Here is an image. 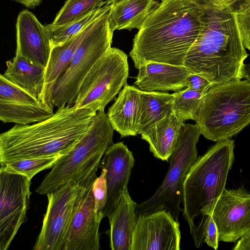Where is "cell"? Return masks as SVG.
<instances>
[{"label":"cell","instance_id":"1","mask_svg":"<svg viewBox=\"0 0 250 250\" xmlns=\"http://www.w3.org/2000/svg\"><path fill=\"white\" fill-rule=\"evenodd\" d=\"M201 28L184 65L210 82L229 80L242 69L248 57L234 13L223 0H195Z\"/></svg>","mask_w":250,"mask_h":250},{"label":"cell","instance_id":"2","mask_svg":"<svg viewBox=\"0 0 250 250\" xmlns=\"http://www.w3.org/2000/svg\"><path fill=\"white\" fill-rule=\"evenodd\" d=\"M195 0L161 2L135 35L129 56L135 67L149 62L184 65L201 28Z\"/></svg>","mask_w":250,"mask_h":250},{"label":"cell","instance_id":"3","mask_svg":"<svg viewBox=\"0 0 250 250\" xmlns=\"http://www.w3.org/2000/svg\"><path fill=\"white\" fill-rule=\"evenodd\" d=\"M96 113L67 104L44 121L15 125L0 135V166L22 159L64 155L86 132Z\"/></svg>","mask_w":250,"mask_h":250},{"label":"cell","instance_id":"4","mask_svg":"<svg viewBox=\"0 0 250 250\" xmlns=\"http://www.w3.org/2000/svg\"><path fill=\"white\" fill-rule=\"evenodd\" d=\"M234 140L217 142L197 158L188 172L183 185V216L193 239L196 234L195 219L202 218L197 226L196 236L204 235L203 226L211 215L215 205L225 189L228 174L234 159Z\"/></svg>","mask_w":250,"mask_h":250},{"label":"cell","instance_id":"5","mask_svg":"<svg viewBox=\"0 0 250 250\" xmlns=\"http://www.w3.org/2000/svg\"><path fill=\"white\" fill-rule=\"evenodd\" d=\"M201 135L219 142L250 124V83L247 80L211 86L202 96L194 120Z\"/></svg>","mask_w":250,"mask_h":250},{"label":"cell","instance_id":"6","mask_svg":"<svg viewBox=\"0 0 250 250\" xmlns=\"http://www.w3.org/2000/svg\"><path fill=\"white\" fill-rule=\"evenodd\" d=\"M114 130L104 110L98 111L86 132L71 151L57 160L36 192L46 195L70 181L80 184L99 168L105 152L113 144Z\"/></svg>","mask_w":250,"mask_h":250},{"label":"cell","instance_id":"7","mask_svg":"<svg viewBox=\"0 0 250 250\" xmlns=\"http://www.w3.org/2000/svg\"><path fill=\"white\" fill-rule=\"evenodd\" d=\"M112 6L91 23L69 65L55 83L51 96L54 106L74 105L84 79L111 47L113 33L109 26L108 17Z\"/></svg>","mask_w":250,"mask_h":250},{"label":"cell","instance_id":"8","mask_svg":"<svg viewBox=\"0 0 250 250\" xmlns=\"http://www.w3.org/2000/svg\"><path fill=\"white\" fill-rule=\"evenodd\" d=\"M201 131L197 124L182 127L174 150L169 157V166L161 185L149 198L138 204V215L165 209L178 221L182 210L183 185L186 175L198 158L196 145Z\"/></svg>","mask_w":250,"mask_h":250},{"label":"cell","instance_id":"9","mask_svg":"<svg viewBox=\"0 0 250 250\" xmlns=\"http://www.w3.org/2000/svg\"><path fill=\"white\" fill-rule=\"evenodd\" d=\"M127 56L121 50L110 47L91 68L79 91L74 104L89 107L97 112L127 84Z\"/></svg>","mask_w":250,"mask_h":250},{"label":"cell","instance_id":"10","mask_svg":"<svg viewBox=\"0 0 250 250\" xmlns=\"http://www.w3.org/2000/svg\"><path fill=\"white\" fill-rule=\"evenodd\" d=\"M48 205L34 250H64L80 200L79 184L70 181L46 194Z\"/></svg>","mask_w":250,"mask_h":250},{"label":"cell","instance_id":"11","mask_svg":"<svg viewBox=\"0 0 250 250\" xmlns=\"http://www.w3.org/2000/svg\"><path fill=\"white\" fill-rule=\"evenodd\" d=\"M31 180L21 174L0 169V250L9 247L26 220Z\"/></svg>","mask_w":250,"mask_h":250},{"label":"cell","instance_id":"12","mask_svg":"<svg viewBox=\"0 0 250 250\" xmlns=\"http://www.w3.org/2000/svg\"><path fill=\"white\" fill-rule=\"evenodd\" d=\"M93 170L79 184L80 200L73 218L64 250H99V227L104 218L95 212L92 185L97 177Z\"/></svg>","mask_w":250,"mask_h":250},{"label":"cell","instance_id":"13","mask_svg":"<svg viewBox=\"0 0 250 250\" xmlns=\"http://www.w3.org/2000/svg\"><path fill=\"white\" fill-rule=\"evenodd\" d=\"M178 220L165 209L138 215L131 250H179Z\"/></svg>","mask_w":250,"mask_h":250},{"label":"cell","instance_id":"14","mask_svg":"<svg viewBox=\"0 0 250 250\" xmlns=\"http://www.w3.org/2000/svg\"><path fill=\"white\" fill-rule=\"evenodd\" d=\"M219 241L235 242L250 232V193L243 187L225 188L211 214Z\"/></svg>","mask_w":250,"mask_h":250},{"label":"cell","instance_id":"15","mask_svg":"<svg viewBox=\"0 0 250 250\" xmlns=\"http://www.w3.org/2000/svg\"><path fill=\"white\" fill-rule=\"evenodd\" d=\"M135 164L132 152L123 142L113 144L105 152L99 167L106 170L107 200L104 216H111L118 204L122 193L128 189Z\"/></svg>","mask_w":250,"mask_h":250},{"label":"cell","instance_id":"16","mask_svg":"<svg viewBox=\"0 0 250 250\" xmlns=\"http://www.w3.org/2000/svg\"><path fill=\"white\" fill-rule=\"evenodd\" d=\"M16 54L46 68L52 46L45 25L27 9L21 11L16 24Z\"/></svg>","mask_w":250,"mask_h":250},{"label":"cell","instance_id":"17","mask_svg":"<svg viewBox=\"0 0 250 250\" xmlns=\"http://www.w3.org/2000/svg\"><path fill=\"white\" fill-rule=\"evenodd\" d=\"M135 85L142 91H179L190 73L184 65L149 62L138 68Z\"/></svg>","mask_w":250,"mask_h":250},{"label":"cell","instance_id":"18","mask_svg":"<svg viewBox=\"0 0 250 250\" xmlns=\"http://www.w3.org/2000/svg\"><path fill=\"white\" fill-rule=\"evenodd\" d=\"M140 91L134 86L125 84L108 110L109 121L121 138L138 134L141 118Z\"/></svg>","mask_w":250,"mask_h":250},{"label":"cell","instance_id":"19","mask_svg":"<svg viewBox=\"0 0 250 250\" xmlns=\"http://www.w3.org/2000/svg\"><path fill=\"white\" fill-rule=\"evenodd\" d=\"M138 204L125 190L114 211L108 218L110 247L112 250H131L132 236L138 214Z\"/></svg>","mask_w":250,"mask_h":250},{"label":"cell","instance_id":"20","mask_svg":"<svg viewBox=\"0 0 250 250\" xmlns=\"http://www.w3.org/2000/svg\"><path fill=\"white\" fill-rule=\"evenodd\" d=\"M184 125V122L173 111L141 134V138L147 142L155 157L168 161L175 148Z\"/></svg>","mask_w":250,"mask_h":250},{"label":"cell","instance_id":"21","mask_svg":"<svg viewBox=\"0 0 250 250\" xmlns=\"http://www.w3.org/2000/svg\"><path fill=\"white\" fill-rule=\"evenodd\" d=\"M160 3L157 0H124L112 4L108 17L111 31L140 29Z\"/></svg>","mask_w":250,"mask_h":250},{"label":"cell","instance_id":"22","mask_svg":"<svg viewBox=\"0 0 250 250\" xmlns=\"http://www.w3.org/2000/svg\"><path fill=\"white\" fill-rule=\"evenodd\" d=\"M91 23L75 37L61 45L52 48L44 75L42 101L45 104L54 106L51 96L54 83L69 65L77 47L87 32Z\"/></svg>","mask_w":250,"mask_h":250},{"label":"cell","instance_id":"23","mask_svg":"<svg viewBox=\"0 0 250 250\" xmlns=\"http://www.w3.org/2000/svg\"><path fill=\"white\" fill-rule=\"evenodd\" d=\"M6 64L4 76L42 101L45 67L16 54Z\"/></svg>","mask_w":250,"mask_h":250},{"label":"cell","instance_id":"24","mask_svg":"<svg viewBox=\"0 0 250 250\" xmlns=\"http://www.w3.org/2000/svg\"><path fill=\"white\" fill-rule=\"evenodd\" d=\"M54 114L53 107L42 102L32 104L0 100V119L4 123L30 125L47 119Z\"/></svg>","mask_w":250,"mask_h":250},{"label":"cell","instance_id":"25","mask_svg":"<svg viewBox=\"0 0 250 250\" xmlns=\"http://www.w3.org/2000/svg\"><path fill=\"white\" fill-rule=\"evenodd\" d=\"M140 96L141 118L138 134H142L172 112L174 99L173 93L157 91L141 90Z\"/></svg>","mask_w":250,"mask_h":250},{"label":"cell","instance_id":"26","mask_svg":"<svg viewBox=\"0 0 250 250\" xmlns=\"http://www.w3.org/2000/svg\"><path fill=\"white\" fill-rule=\"evenodd\" d=\"M105 0L92 12L70 24L64 26H54L45 25L49 33L52 48L61 45L81 32L111 6Z\"/></svg>","mask_w":250,"mask_h":250},{"label":"cell","instance_id":"27","mask_svg":"<svg viewBox=\"0 0 250 250\" xmlns=\"http://www.w3.org/2000/svg\"><path fill=\"white\" fill-rule=\"evenodd\" d=\"M105 0H67L50 24L64 26L85 17Z\"/></svg>","mask_w":250,"mask_h":250},{"label":"cell","instance_id":"28","mask_svg":"<svg viewBox=\"0 0 250 250\" xmlns=\"http://www.w3.org/2000/svg\"><path fill=\"white\" fill-rule=\"evenodd\" d=\"M60 157L53 156L22 159L7 162L0 167L7 171L24 175L31 180L39 172L52 167Z\"/></svg>","mask_w":250,"mask_h":250},{"label":"cell","instance_id":"29","mask_svg":"<svg viewBox=\"0 0 250 250\" xmlns=\"http://www.w3.org/2000/svg\"><path fill=\"white\" fill-rule=\"evenodd\" d=\"M173 111L180 119L194 120L195 114L203 94L186 88L173 93Z\"/></svg>","mask_w":250,"mask_h":250},{"label":"cell","instance_id":"30","mask_svg":"<svg viewBox=\"0 0 250 250\" xmlns=\"http://www.w3.org/2000/svg\"><path fill=\"white\" fill-rule=\"evenodd\" d=\"M0 100L32 104H38L42 102L9 81L3 74L0 76Z\"/></svg>","mask_w":250,"mask_h":250},{"label":"cell","instance_id":"31","mask_svg":"<svg viewBox=\"0 0 250 250\" xmlns=\"http://www.w3.org/2000/svg\"><path fill=\"white\" fill-rule=\"evenodd\" d=\"M243 44L250 51V0H240L231 6Z\"/></svg>","mask_w":250,"mask_h":250},{"label":"cell","instance_id":"32","mask_svg":"<svg viewBox=\"0 0 250 250\" xmlns=\"http://www.w3.org/2000/svg\"><path fill=\"white\" fill-rule=\"evenodd\" d=\"M106 170L102 168L100 175L95 180L92 185V192L95 201V212L104 217V210L107 200Z\"/></svg>","mask_w":250,"mask_h":250},{"label":"cell","instance_id":"33","mask_svg":"<svg viewBox=\"0 0 250 250\" xmlns=\"http://www.w3.org/2000/svg\"><path fill=\"white\" fill-rule=\"evenodd\" d=\"M204 241L207 245L217 250L218 247V233L216 224L211 215H208L203 225Z\"/></svg>","mask_w":250,"mask_h":250},{"label":"cell","instance_id":"34","mask_svg":"<svg viewBox=\"0 0 250 250\" xmlns=\"http://www.w3.org/2000/svg\"><path fill=\"white\" fill-rule=\"evenodd\" d=\"M185 86L204 94L211 86V84L204 77L190 73L186 78Z\"/></svg>","mask_w":250,"mask_h":250},{"label":"cell","instance_id":"35","mask_svg":"<svg viewBox=\"0 0 250 250\" xmlns=\"http://www.w3.org/2000/svg\"><path fill=\"white\" fill-rule=\"evenodd\" d=\"M233 250H250V232L241 238Z\"/></svg>","mask_w":250,"mask_h":250},{"label":"cell","instance_id":"36","mask_svg":"<svg viewBox=\"0 0 250 250\" xmlns=\"http://www.w3.org/2000/svg\"><path fill=\"white\" fill-rule=\"evenodd\" d=\"M18 2L28 8L34 9L39 6L42 2V0H12Z\"/></svg>","mask_w":250,"mask_h":250},{"label":"cell","instance_id":"37","mask_svg":"<svg viewBox=\"0 0 250 250\" xmlns=\"http://www.w3.org/2000/svg\"><path fill=\"white\" fill-rule=\"evenodd\" d=\"M243 78L250 83V63L245 64L243 68Z\"/></svg>","mask_w":250,"mask_h":250},{"label":"cell","instance_id":"38","mask_svg":"<svg viewBox=\"0 0 250 250\" xmlns=\"http://www.w3.org/2000/svg\"><path fill=\"white\" fill-rule=\"evenodd\" d=\"M225 2L228 4L230 6H232L237 2L240 1V0H223Z\"/></svg>","mask_w":250,"mask_h":250},{"label":"cell","instance_id":"39","mask_svg":"<svg viewBox=\"0 0 250 250\" xmlns=\"http://www.w3.org/2000/svg\"><path fill=\"white\" fill-rule=\"evenodd\" d=\"M110 4H115L124 0H106Z\"/></svg>","mask_w":250,"mask_h":250},{"label":"cell","instance_id":"40","mask_svg":"<svg viewBox=\"0 0 250 250\" xmlns=\"http://www.w3.org/2000/svg\"><path fill=\"white\" fill-rule=\"evenodd\" d=\"M161 0V2H163V1H167V0Z\"/></svg>","mask_w":250,"mask_h":250}]
</instances>
